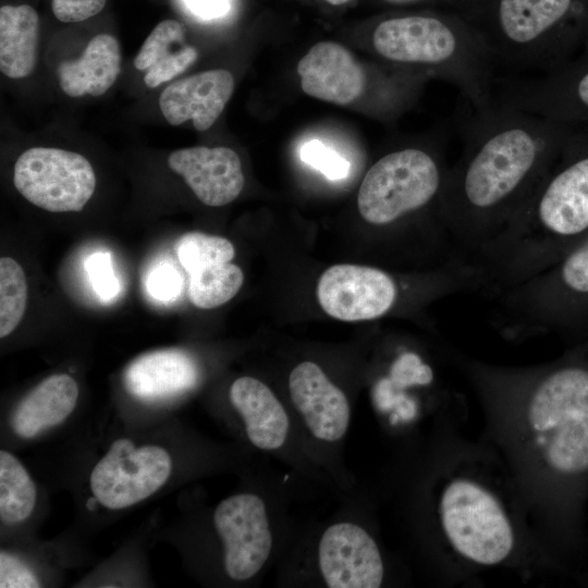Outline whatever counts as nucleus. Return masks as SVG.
I'll return each mask as SVG.
<instances>
[{"mask_svg": "<svg viewBox=\"0 0 588 588\" xmlns=\"http://www.w3.org/2000/svg\"><path fill=\"white\" fill-rule=\"evenodd\" d=\"M449 169L441 212L458 254L499 234L541 182L568 138L566 122L492 100L473 109Z\"/></svg>", "mask_w": 588, "mask_h": 588, "instance_id": "1", "label": "nucleus"}, {"mask_svg": "<svg viewBox=\"0 0 588 588\" xmlns=\"http://www.w3.org/2000/svg\"><path fill=\"white\" fill-rule=\"evenodd\" d=\"M475 372L485 387L523 406L526 436L547 467L569 476L588 469V368Z\"/></svg>", "mask_w": 588, "mask_h": 588, "instance_id": "2", "label": "nucleus"}, {"mask_svg": "<svg viewBox=\"0 0 588 588\" xmlns=\"http://www.w3.org/2000/svg\"><path fill=\"white\" fill-rule=\"evenodd\" d=\"M371 46L385 61L421 68L448 82L473 109L493 100L498 68L479 35L454 11L387 17L375 26Z\"/></svg>", "mask_w": 588, "mask_h": 588, "instance_id": "3", "label": "nucleus"}, {"mask_svg": "<svg viewBox=\"0 0 588 588\" xmlns=\"http://www.w3.org/2000/svg\"><path fill=\"white\" fill-rule=\"evenodd\" d=\"M450 7L479 35L498 69L540 74L560 66L577 0H453Z\"/></svg>", "mask_w": 588, "mask_h": 588, "instance_id": "4", "label": "nucleus"}, {"mask_svg": "<svg viewBox=\"0 0 588 588\" xmlns=\"http://www.w3.org/2000/svg\"><path fill=\"white\" fill-rule=\"evenodd\" d=\"M448 171L434 149L406 146L383 155L362 181L360 217L375 226H389L428 209L441 211Z\"/></svg>", "mask_w": 588, "mask_h": 588, "instance_id": "5", "label": "nucleus"}, {"mask_svg": "<svg viewBox=\"0 0 588 588\" xmlns=\"http://www.w3.org/2000/svg\"><path fill=\"white\" fill-rule=\"evenodd\" d=\"M439 518L452 548L475 564H499L512 552L511 522L480 483L463 478L449 482L440 497Z\"/></svg>", "mask_w": 588, "mask_h": 588, "instance_id": "6", "label": "nucleus"}, {"mask_svg": "<svg viewBox=\"0 0 588 588\" xmlns=\"http://www.w3.org/2000/svg\"><path fill=\"white\" fill-rule=\"evenodd\" d=\"M13 183L24 198L41 209L81 211L95 192L96 175L81 154L32 147L16 159Z\"/></svg>", "mask_w": 588, "mask_h": 588, "instance_id": "7", "label": "nucleus"}, {"mask_svg": "<svg viewBox=\"0 0 588 588\" xmlns=\"http://www.w3.org/2000/svg\"><path fill=\"white\" fill-rule=\"evenodd\" d=\"M169 453L158 445L136 446L130 439L115 440L95 465L90 489L105 507L121 510L147 499L170 477Z\"/></svg>", "mask_w": 588, "mask_h": 588, "instance_id": "8", "label": "nucleus"}, {"mask_svg": "<svg viewBox=\"0 0 588 588\" xmlns=\"http://www.w3.org/2000/svg\"><path fill=\"white\" fill-rule=\"evenodd\" d=\"M213 525L223 543V565L235 581L254 577L272 551V531L264 500L249 492L222 500L215 510Z\"/></svg>", "mask_w": 588, "mask_h": 588, "instance_id": "9", "label": "nucleus"}, {"mask_svg": "<svg viewBox=\"0 0 588 588\" xmlns=\"http://www.w3.org/2000/svg\"><path fill=\"white\" fill-rule=\"evenodd\" d=\"M402 290V283L384 270L343 264L321 274L317 297L329 316L343 321H362L390 313L399 304Z\"/></svg>", "mask_w": 588, "mask_h": 588, "instance_id": "10", "label": "nucleus"}, {"mask_svg": "<svg viewBox=\"0 0 588 588\" xmlns=\"http://www.w3.org/2000/svg\"><path fill=\"white\" fill-rule=\"evenodd\" d=\"M318 566L330 588H377L384 565L375 539L351 522L330 525L318 544Z\"/></svg>", "mask_w": 588, "mask_h": 588, "instance_id": "11", "label": "nucleus"}, {"mask_svg": "<svg viewBox=\"0 0 588 588\" xmlns=\"http://www.w3.org/2000/svg\"><path fill=\"white\" fill-rule=\"evenodd\" d=\"M289 393L304 425L317 440L334 443L345 436L351 420L348 400L316 363L303 362L292 369Z\"/></svg>", "mask_w": 588, "mask_h": 588, "instance_id": "12", "label": "nucleus"}, {"mask_svg": "<svg viewBox=\"0 0 588 588\" xmlns=\"http://www.w3.org/2000/svg\"><path fill=\"white\" fill-rule=\"evenodd\" d=\"M297 73L305 94L341 106L359 99L368 85L363 65L346 47L334 41L314 45L299 60Z\"/></svg>", "mask_w": 588, "mask_h": 588, "instance_id": "13", "label": "nucleus"}, {"mask_svg": "<svg viewBox=\"0 0 588 588\" xmlns=\"http://www.w3.org/2000/svg\"><path fill=\"white\" fill-rule=\"evenodd\" d=\"M168 166L184 179L203 204L210 207L230 204L244 187L241 159L228 147L179 149L169 155Z\"/></svg>", "mask_w": 588, "mask_h": 588, "instance_id": "14", "label": "nucleus"}, {"mask_svg": "<svg viewBox=\"0 0 588 588\" xmlns=\"http://www.w3.org/2000/svg\"><path fill=\"white\" fill-rule=\"evenodd\" d=\"M234 90L230 71H204L169 84L160 94L159 107L167 122L177 126L191 120L205 132L223 112Z\"/></svg>", "mask_w": 588, "mask_h": 588, "instance_id": "15", "label": "nucleus"}, {"mask_svg": "<svg viewBox=\"0 0 588 588\" xmlns=\"http://www.w3.org/2000/svg\"><path fill=\"white\" fill-rule=\"evenodd\" d=\"M198 369L184 351L167 348L152 351L135 358L124 370L125 389L145 402L168 400L194 388Z\"/></svg>", "mask_w": 588, "mask_h": 588, "instance_id": "16", "label": "nucleus"}, {"mask_svg": "<svg viewBox=\"0 0 588 588\" xmlns=\"http://www.w3.org/2000/svg\"><path fill=\"white\" fill-rule=\"evenodd\" d=\"M230 401L244 422L250 443L262 451L280 450L290 432L289 415L273 391L254 377L237 378Z\"/></svg>", "mask_w": 588, "mask_h": 588, "instance_id": "17", "label": "nucleus"}, {"mask_svg": "<svg viewBox=\"0 0 588 588\" xmlns=\"http://www.w3.org/2000/svg\"><path fill=\"white\" fill-rule=\"evenodd\" d=\"M121 71L120 46L109 34L94 36L82 56L60 63L57 70L59 85L69 97H95L106 94Z\"/></svg>", "mask_w": 588, "mask_h": 588, "instance_id": "18", "label": "nucleus"}, {"mask_svg": "<svg viewBox=\"0 0 588 588\" xmlns=\"http://www.w3.org/2000/svg\"><path fill=\"white\" fill-rule=\"evenodd\" d=\"M77 399L78 387L72 377L52 375L17 404L11 419L12 429L22 438H34L65 420L75 408Z\"/></svg>", "mask_w": 588, "mask_h": 588, "instance_id": "19", "label": "nucleus"}, {"mask_svg": "<svg viewBox=\"0 0 588 588\" xmlns=\"http://www.w3.org/2000/svg\"><path fill=\"white\" fill-rule=\"evenodd\" d=\"M184 44V29L174 20L158 23L142 45L134 59L138 71H146L144 83L155 88L188 69L198 58L195 47Z\"/></svg>", "mask_w": 588, "mask_h": 588, "instance_id": "20", "label": "nucleus"}, {"mask_svg": "<svg viewBox=\"0 0 588 588\" xmlns=\"http://www.w3.org/2000/svg\"><path fill=\"white\" fill-rule=\"evenodd\" d=\"M39 17L28 4L0 9V71L13 79L30 75L37 64Z\"/></svg>", "mask_w": 588, "mask_h": 588, "instance_id": "21", "label": "nucleus"}, {"mask_svg": "<svg viewBox=\"0 0 588 588\" xmlns=\"http://www.w3.org/2000/svg\"><path fill=\"white\" fill-rule=\"evenodd\" d=\"M187 294L193 305L203 309L219 307L242 287L244 275L231 261L209 264L188 273Z\"/></svg>", "mask_w": 588, "mask_h": 588, "instance_id": "22", "label": "nucleus"}, {"mask_svg": "<svg viewBox=\"0 0 588 588\" xmlns=\"http://www.w3.org/2000/svg\"><path fill=\"white\" fill-rule=\"evenodd\" d=\"M36 486L22 463L0 452V517L7 524L25 520L36 504Z\"/></svg>", "mask_w": 588, "mask_h": 588, "instance_id": "23", "label": "nucleus"}, {"mask_svg": "<svg viewBox=\"0 0 588 588\" xmlns=\"http://www.w3.org/2000/svg\"><path fill=\"white\" fill-rule=\"evenodd\" d=\"M27 304V282L22 267L10 257L0 259V338L22 320Z\"/></svg>", "mask_w": 588, "mask_h": 588, "instance_id": "24", "label": "nucleus"}, {"mask_svg": "<svg viewBox=\"0 0 588 588\" xmlns=\"http://www.w3.org/2000/svg\"><path fill=\"white\" fill-rule=\"evenodd\" d=\"M175 252L187 273L209 264L231 261L235 255L229 240L200 232L182 235L175 244Z\"/></svg>", "mask_w": 588, "mask_h": 588, "instance_id": "25", "label": "nucleus"}, {"mask_svg": "<svg viewBox=\"0 0 588 588\" xmlns=\"http://www.w3.org/2000/svg\"><path fill=\"white\" fill-rule=\"evenodd\" d=\"M299 155L306 164L320 171L331 181L343 180L348 174L350 162L318 139L306 142L301 147Z\"/></svg>", "mask_w": 588, "mask_h": 588, "instance_id": "26", "label": "nucleus"}, {"mask_svg": "<svg viewBox=\"0 0 588 588\" xmlns=\"http://www.w3.org/2000/svg\"><path fill=\"white\" fill-rule=\"evenodd\" d=\"M86 271L95 292L103 299L113 298L119 292V282L107 253H96L85 262Z\"/></svg>", "mask_w": 588, "mask_h": 588, "instance_id": "27", "label": "nucleus"}, {"mask_svg": "<svg viewBox=\"0 0 588 588\" xmlns=\"http://www.w3.org/2000/svg\"><path fill=\"white\" fill-rule=\"evenodd\" d=\"M0 587L37 588L40 587V581L19 558L2 550L0 552Z\"/></svg>", "mask_w": 588, "mask_h": 588, "instance_id": "28", "label": "nucleus"}, {"mask_svg": "<svg viewBox=\"0 0 588 588\" xmlns=\"http://www.w3.org/2000/svg\"><path fill=\"white\" fill-rule=\"evenodd\" d=\"M146 286L151 296L159 301L174 299L181 291L182 278L174 267L162 265L149 273Z\"/></svg>", "mask_w": 588, "mask_h": 588, "instance_id": "29", "label": "nucleus"}, {"mask_svg": "<svg viewBox=\"0 0 588 588\" xmlns=\"http://www.w3.org/2000/svg\"><path fill=\"white\" fill-rule=\"evenodd\" d=\"M107 0H52L53 15L61 22L76 23L98 14Z\"/></svg>", "mask_w": 588, "mask_h": 588, "instance_id": "30", "label": "nucleus"}, {"mask_svg": "<svg viewBox=\"0 0 588 588\" xmlns=\"http://www.w3.org/2000/svg\"><path fill=\"white\" fill-rule=\"evenodd\" d=\"M187 3L192 12L204 20L221 17L230 9V0H187Z\"/></svg>", "mask_w": 588, "mask_h": 588, "instance_id": "31", "label": "nucleus"}, {"mask_svg": "<svg viewBox=\"0 0 588 588\" xmlns=\"http://www.w3.org/2000/svg\"><path fill=\"white\" fill-rule=\"evenodd\" d=\"M382 1L392 5H409V4H416V3L433 1V0H382ZM443 1L451 3L453 0H443Z\"/></svg>", "mask_w": 588, "mask_h": 588, "instance_id": "32", "label": "nucleus"}, {"mask_svg": "<svg viewBox=\"0 0 588 588\" xmlns=\"http://www.w3.org/2000/svg\"><path fill=\"white\" fill-rule=\"evenodd\" d=\"M324 1L332 5H341L348 2L350 0H324Z\"/></svg>", "mask_w": 588, "mask_h": 588, "instance_id": "33", "label": "nucleus"}]
</instances>
